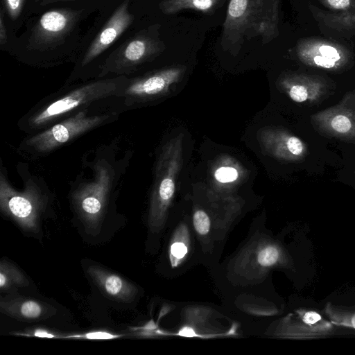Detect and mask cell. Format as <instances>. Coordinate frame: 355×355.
<instances>
[{
    "instance_id": "836d02e7",
    "label": "cell",
    "mask_w": 355,
    "mask_h": 355,
    "mask_svg": "<svg viewBox=\"0 0 355 355\" xmlns=\"http://www.w3.org/2000/svg\"><path fill=\"white\" fill-rule=\"evenodd\" d=\"M354 173H355V170H354Z\"/></svg>"
},
{
    "instance_id": "3957f363",
    "label": "cell",
    "mask_w": 355,
    "mask_h": 355,
    "mask_svg": "<svg viewBox=\"0 0 355 355\" xmlns=\"http://www.w3.org/2000/svg\"><path fill=\"white\" fill-rule=\"evenodd\" d=\"M92 173L91 177L80 182L71 194L76 212L89 230L100 227L116 182V168L105 157L98 158L92 164Z\"/></svg>"
},
{
    "instance_id": "9a60e30c",
    "label": "cell",
    "mask_w": 355,
    "mask_h": 355,
    "mask_svg": "<svg viewBox=\"0 0 355 355\" xmlns=\"http://www.w3.org/2000/svg\"><path fill=\"white\" fill-rule=\"evenodd\" d=\"M128 7L129 0H125L116 8L85 53L82 67L104 52L132 24L134 16L129 12Z\"/></svg>"
},
{
    "instance_id": "d4e9b609",
    "label": "cell",
    "mask_w": 355,
    "mask_h": 355,
    "mask_svg": "<svg viewBox=\"0 0 355 355\" xmlns=\"http://www.w3.org/2000/svg\"><path fill=\"white\" fill-rule=\"evenodd\" d=\"M334 12L355 10V0H317Z\"/></svg>"
},
{
    "instance_id": "30bf717a",
    "label": "cell",
    "mask_w": 355,
    "mask_h": 355,
    "mask_svg": "<svg viewBox=\"0 0 355 355\" xmlns=\"http://www.w3.org/2000/svg\"><path fill=\"white\" fill-rule=\"evenodd\" d=\"M79 12L71 9L49 10L42 15L30 40L33 49L44 51L61 44L74 28Z\"/></svg>"
},
{
    "instance_id": "603a6c76",
    "label": "cell",
    "mask_w": 355,
    "mask_h": 355,
    "mask_svg": "<svg viewBox=\"0 0 355 355\" xmlns=\"http://www.w3.org/2000/svg\"><path fill=\"white\" fill-rule=\"evenodd\" d=\"M214 178L219 183H232L239 178V171L235 166L225 164L216 168Z\"/></svg>"
},
{
    "instance_id": "6da1fadb",
    "label": "cell",
    "mask_w": 355,
    "mask_h": 355,
    "mask_svg": "<svg viewBox=\"0 0 355 355\" xmlns=\"http://www.w3.org/2000/svg\"><path fill=\"white\" fill-rule=\"evenodd\" d=\"M128 79L123 76L102 78L75 87L33 108L21 119L19 125L29 134L41 131L95 102L119 98Z\"/></svg>"
},
{
    "instance_id": "8992f818",
    "label": "cell",
    "mask_w": 355,
    "mask_h": 355,
    "mask_svg": "<svg viewBox=\"0 0 355 355\" xmlns=\"http://www.w3.org/2000/svg\"><path fill=\"white\" fill-rule=\"evenodd\" d=\"M310 121L320 135L355 145V89L334 105L312 114Z\"/></svg>"
},
{
    "instance_id": "5b68a950",
    "label": "cell",
    "mask_w": 355,
    "mask_h": 355,
    "mask_svg": "<svg viewBox=\"0 0 355 355\" xmlns=\"http://www.w3.org/2000/svg\"><path fill=\"white\" fill-rule=\"evenodd\" d=\"M183 138L182 133L171 138L162 146L157 159L149 210L151 228L161 225L174 196L183 164Z\"/></svg>"
},
{
    "instance_id": "7a4b0ae2",
    "label": "cell",
    "mask_w": 355,
    "mask_h": 355,
    "mask_svg": "<svg viewBox=\"0 0 355 355\" xmlns=\"http://www.w3.org/2000/svg\"><path fill=\"white\" fill-rule=\"evenodd\" d=\"M89 107H84L41 131L31 134L21 141L19 150L32 157L45 155L116 117L115 112L92 114L89 111Z\"/></svg>"
},
{
    "instance_id": "cb8c5ba5",
    "label": "cell",
    "mask_w": 355,
    "mask_h": 355,
    "mask_svg": "<svg viewBox=\"0 0 355 355\" xmlns=\"http://www.w3.org/2000/svg\"><path fill=\"white\" fill-rule=\"evenodd\" d=\"M279 251L274 246H268L261 250L258 254V261L263 266H270L277 262Z\"/></svg>"
},
{
    "instance_id": "7c38bea8",
    "label": "cell",
    "mask_w": 355,
    "mask_h": 355,
    "mask_svg": "<svg viewBox=\"0 0 355 355\" xmlns=\"http://www.w3.org/2000/svg\"><path fill=\"white\" fill-rule=\"evenodd\" d=\"M263 153L286 162H299L309 154L306 144L288 130L276 126L266 127L257 134Z\"/></svg>"
},
{
    "instance_id": "4dcf8cb0",
    "label": "cell",
    "mask_w": 355,
    "mask_h": 355,
    "mask_svg": "<svg viewBox=\"0 0 355 355\" xmlns=\"http://www.w3.org/2000/svg\"><path fill=\"white\" fill-rule=\"evenodd\" d=\"M7 33L3 21V11L1 10L0 14V44H5L7 42Z\"/></svg>"
},
{
    "instance_id": "e0dca14e",
    "label": "cell",
    "mask_w": 355,
    "mask_h": 355,
    "mask_svg": "<svg viewBox=\"0 0 355 355\" xmlns=\"http://www.w3.org/2000/svg\"><path fill=\"white\" fill-rule=\"evenodd\" d=\"M87 273L109 297L124 302H130L137 295V287L117 274L98 266L87 268Z\"/></svg>"
},
{
    "instance_id": "5bb4252c",
    "label": "cell",
    "mask_w": 355,
    "mask_h": 355,
    "mask_svg": "<svg viewBox=\"0 0 355 355\" xmlns=\"http://www.w3.org/2000/svg\"><path fill=\"white\" fill-rule=\"evenodd\" d=\"M279 0H252L245 37L261 36L264 44L275 39L279 34Z\"/></svg>"
},
{
    "instance_id": "9c48e42d",
    "label": "cell",
    "mask_w": 355,
    "mask_h": 355,
    "mask_svg": "<svg viewBox=\"0 0 355 355\" xmlns=\"http://www.w3.org/2000/svg\"><path fill=\"white\" fill-rule=\"evenodd\" d=\"M298 59L305 65L330 71L349 68L353 55L340 44L320 38H305L297 43Z\"/></svg>"
},
{
    "instance_id": "ba28073f",
    "label": "cell",
    "mask_w": 355,
    "mask_h": 355,
    "mask_svg": "<svg viewBox=\"0 0 355 355\" xmlns=\"http://www.w3.org/2000/svg\"><path fill=\"white\" fill-rule=\"evenodd\" d=\"M161 49L160 43L153 37L146 34L137 35L127 40L105 60L98 77L127 76L139 65L156 56Z\"/></svg>"
},
{
    "instance_id": "f1b7e54d",
    "label": "cell",
    "mask_w": 355,
    "mask_h": 355,
    "mask_svg": "<svg viewBox=\"0 0 355 355\" xmlns=\"http://www.w3.org/2000/svg\"><path fill=\"white\" fill-rule=\"evenodd\" d=\"M24 335L33 336L42 338H59L60 336L50 330L42 328H35L28 330Z\"/></svg>"
},
{
    "instance_id": "484cf974",
    "label": "cell",
    "mask_w": 355,
    "mask_h": 355,
    "mask_svg": "<svg viewBox=\"0 0 355 355\" xmlns=\"http://www.w3.org/2000/svg\"><path fill=\"white\" fill-rule=\"evenodd\" d=\"M193 222L196 230L200 234H206L209 231L210 220L208 215L202 210L195 211Z\"/></svg>"
},
{
    "instance_id": "ffe728a7",
    "label": "cell",
    "mask_w": 355,
    "mask_h": 355,
    "mask_svg": "<svg viewBox=\"0 0 355 355\" xmlns=\"http://www.w3.org/2000/svg\"><path fill=\"white\" fill-rule=\"evenodd\" d=\"M220 0H163L159 7L166 15L175 14L185 9H191L203 12L213 11Z\"/></svg>"
},
{
    "instance_id": "2e32d148",
    "label": "cell",
    "mask_w": 355,
    "mask_h": 355,
    "mask_svg": "<svg viewBox=\"0 0 355 355\" xmlns=\"http://www.w3.org/2000/svg\"><path fill=\"white\" fill-rule=\"evenodd\" d=\"M0 311L9 317L25 322L46 319L56 313V309L49 304L17 295L2 297Z\"/></svg>"
},
{
    "instance_id": "4316f807",
    "label": "cell",
    "mask_w": 355,
    "mask_h": 355,
    "mask_svg": "<svg viewBox=\"0 0 355 355\" xmlns=\"http://www.w3.org/2000/svg\"><path fill=\"white\" fill-rule=\"evenodd\" d=\"M120 336V335L114 334L105 331H95L83 334L69 336L67 337L81 339H114Z\"/></svg>"
},
{
    "instance_id": "7402d4cb",
    "label": "cell",
    "mask_w": 355,
    "mask_h": 355,
    "mask_svg": "<svg viewBox=\"0 0 355 355\" xmlns=\"http://www.w3.org/2000/svg\"><path fill=\"white\" fill-rule=\"evenodd\" d=\"M324 313L334 324L355 329V306L336 305L328 302L324 309Z\"/></svg>"
},
{
    "instance_id": "d6a6232c",
    "label": "cell",
    "mask_w": 355,
    "mask_h": 355,
    "mask_svg": "<svg viewBox=\"0 0 355 355\" xmlns=\"http://www.w3.org/2000/svg\"><path fill=\"white\" fill-rule=\"evenodd\" d=\"M185 332L187 333V329H183ZM183 336H193L191 334H184Z\"/></svg>"
},
{
    "instance_id": "52a82bcc",
    "label": "cell",
    "mask_w": 355,
    "mask_h": 355,
    "mask_svg": "<svg viewBox=\"0 0 355 355\" xmlns=\"http://www.w3.org/2000/svg\"><path fill=\"white\" fill-rule=\"evenodd\" d=\"M185 71L184 66H173L128 78L119 98L128 107L160 98L181 80Z\"/></svg>"
},
{
    "instance_id": "8fae6325",
    "label": "cell",
    "mask_w": 355,
    "mask_h": 355,
    "mask_svg": "<svg viewBox=\"0 0 355 355\" xmlns=\"http://www.w3.org/2000/svg\"><path fill=\"white\" fill-rule=\"evenodd\" d=\"M277 87L293 101L308 105H316L333 92V85L325 78L313 74L288 72L277 80Z\"/></svg>"
},
{
    "instance_id": "277c9868",
    "label": "cell",
    "mask_w": 355,
    "mask_h": 355,
    "mask_svg": "<svg viewBox=\"0 0 355 355\" xmlns=\"http://www.w3.org/2000/svg\"><path fill=\"white\" fill-rule=\"evenodd\" d=\"M3 169L0 172L1 212L24 231L37 234L41 217L50 200L49 192L43 181L35 177L25 180L22 191L17 190L10 184Z\"/></svg>"
},
{
    "instance_id": "4fadbf2b",
    "label": "cell",
    "mask_w": 355,
    "mask_h": 355,
    "mask_svg": "<svg viewBox=\"0 0 355 355\" xmlns=\"http://www.w3.org/2000/svg\"><path fill=\"white\" fill-rule=\"evenodd\" d=\"M341 328L315 310L299 309L284 322L283 334L295 339H318L333 336Z\"/></svg>"
},
{
    "instance_id": "1f68e13d",
    "label": "cell",
    "mask_w": 355,
    "mask_h": 355,
    "mask_svg": "<svg viewBox=\"0 0 355 355\" xmlns=\"http://www.w3.org/2000/svg\"><path fill=\"white\" fill-rule=\"evenodd\" d=\"M75 1V0H42L41 5L46 6L49 3H57L59 1L62 2V1Z\"/></svg>"
},
{
    "instance_id": "44dd1931",
    "label": "cell",
    "mask_w": 355,
    "mask_h": 355,
    "mask_svg": "<svg viewBox=\"0 0 355 355\" xmlns=\"http://www.w3.org/2000/svg\"><path fill=\"white\" fill-rule=\"evenodd\" d=\"M29 284L24 273L13 263L6 260L0 262V288L1 291H10Z\"/></svg>"
},
{
    "instance_id": "f546056e",
    "label": "cell",
    "mask_w": 355,
    "mask_h": 355,
    "mask_svg": "<svg viewBox=\"0 0 355 355\" xmlns=\"http://www.w3.org/2000/svg\"><path fill=\"white\" fill-rule=\"evenodd\" d=\"M187 252V248L186 245L182 243H174L171 247V255L177 259L182 258L186 254Z\"/></svg>"
},
{
    "instance_id": "83f0119b",
    "label": "cell",
    "mask_w": 355,
    "mask_h": 355,
    "mask_svg": "<svg viewBox=\"0 0 355 355\" xmlns=\"http://www.w3.org/2000/svg\"><path fill=\"white\" fill-rule=\"evenodd\" d=\"M6 10L12 19H16L19 16L25 0H3Z\"/></svg>"
},
{
    "instance_id": "d6986e66",
    "label": "cell",
    "mask_w": 355,
    "mask_h": 355,
    "mask_svg": "<svg viewBox=\"0 0 355 355\" xmlns=\"http://www.w3.org/2000/svg\"><path fill=\"white\" fill-rule=\"evenodd\" d=\"M314 18L324 26L343 33L355 32V10L326 11L312 8Z\"/></svg>"
},
{
    "instance_id": "ac0fdd59",
    "label": "cell",
    "mask_w": 355,
    "mask_h": 355,
    "mask_svg": "<svg viewBox=\"0 0 355 355\" xmlns=\"http://www.w3.org/2000/svg\"><path fill=\"white\" fill-rule=\"evenodd\" d=\"M252 0H230L223 26V44L236 45L245 37L247 15Z\"/></svg>"
}]
</instances>
